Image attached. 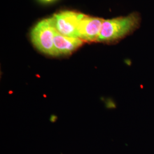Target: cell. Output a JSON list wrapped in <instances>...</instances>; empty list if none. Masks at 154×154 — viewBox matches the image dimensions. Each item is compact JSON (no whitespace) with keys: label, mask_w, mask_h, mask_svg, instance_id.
Listing matches in <instances>:
<instances>
[{"label":"cell","mask_w":154,"mask_h":154,"mask_svg":"<svg viewBox=\"0 0 154 154\" xmlns=\"http://www.w3.org/2000/svg\"><path fill=\"white\" fill-rule=\"evenodd\" d=\"M139 22V17L136 13L104 20L97 41L109 42L122 38L137 27Z\"/></svg>","instance_id":"cell-1"},{"label":"cell","mask_w":154,"mask_h":154,"mask_svg":"<svg viewBox=\"0 0 154 154\" xmlns=\"http://www.w3.org/2000/svg\"><path fill=\"white\" fill-rule=\"evenodd\" d=\"M56 31L52 18L41 21L30 33L34 46L45 54L55 56L54 38Z\"/></svg>","instance_id":"cell-2"},{"label":"cell","mask_w":154,"mask_h":154,"mask_svg":"<svg viewBox=\"0 0 154 154\" xmlns=\"http://www.w3.org/2000/svg\"><path fill=\"white\" fill-rule=\"evenodd\" d=\"M85 14L72 11H63L52 17L57 31L66 37L78 38V29Z\"/></svg>","instance_id":"cell-3"},{"label":"cell","mask_w":154,"mask_h":154,"mask_svg":"<svg viewBox=\"0 0 154 154\" xmlns=\"http://www.w3.org/2000/svg\"><path fill=\"white\" fill-rule=\"evenodd\" d=\"M104 20L85 15L78 29V38L85 41H97Z\"/></svg>","instance_id":"cell-4"},{"label":"cell","mask_w":154,"mask_h":154,"mask_svg":"<svg viewBox=\"0 0 154 154\" xmlns=\"http://www.w3.org/2000/svg\"><path fill=\"white\" fill-rule=\"evenodd\" d=\"M83 44V41L79 38L66 37L56 31L54 38L55 56L71 54Z\"/></svg>","instance_id":"cell-5"},{"label":"cell","mask_w":154,"mask_h":154,"mask_svg":"<svg viewBox=\"0 0 154 154\" xmlns=\"http://www.w3.org/2000/svg\"><path fill=\"white\" fill-rule=\"evenodd\" d=\"M42 1H45V2H50V1H53V0H42Z\"/></svg>","instance_id":"cell-6"}]
</instances>
